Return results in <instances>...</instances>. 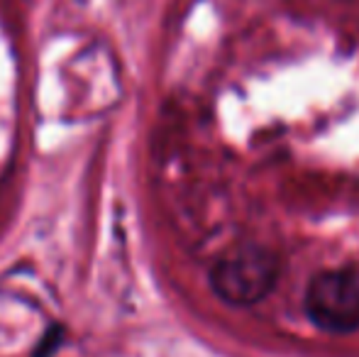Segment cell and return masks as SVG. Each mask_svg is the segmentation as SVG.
<instances>
[{
    "label": "cell",
    "instance_id": "1",
    "mask_svg": "<svg viewBox=\"0 0 359 357\" xmlns=\"http://www.w3.org/2000/svg\"><path fill=\"white\" fill-rule=\"evenodd\" d=\"M281 276V262L274 250L257 243L230 248L210 269V286L227 306L247 309L264 301Z\"/></svg>",
    "mask_w": 359,
    "mask_h": 357
},
{
    "label": "cell",
    "instance_id": "3",
    "mask_svg": "<svg viewBox=\"0 0 359 357\" xmlns=\"http://www.w3.org/2000/svg\"><path fill=\"white\" fill-rule=\"evenodd\" d=\"M64 343V325L54 323L47 328V333L42 335V340L37 343V348H34L32 357H54L59 348H62Z\"/></svg>",
    "mask_w": 359,
    "mask_h": 357
},
{
    "label": "cell",
    "instance_id": "2",
    "mask_svg": "<svg viewBox=\"0 0 359 357\" xmlns=\"http://www.w3.org/2000/svg\"><path fill=\"white\" fill-rule=\"evenodd\" d=\"M306 314L325 333L347 335L359 330V269H325L306 289Z\"/></svg>",
    "mask_w": 359,
    "mask_h": 357
}]
</instances>
